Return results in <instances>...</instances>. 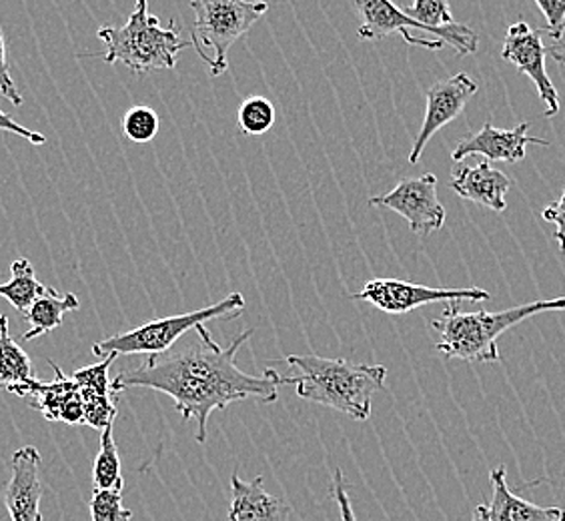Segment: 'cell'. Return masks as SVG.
<instances>
[{
  "mask_svg": "<svg viewBox=\"0 0 565 521\" xmlns=\"http://www.w3.org/2000/svg\"><path fill=\"white\" fill-rule=\"evenodd\" d=\"M195 333L201 345L169 355H149L139 370L120 373L113 381V391L147 387L173 397L174 410L181 413L183 422L196 419V442L205 444L209 415L215 410L250 397L275 403L282 385H294V378H282L277 370H265L262 378L239 370L235 359L253 336V329H245L228 348H218L205 326L196 327Z\"/></svg>",
  "mask_w": 565,
  "mask_h": 521,
  "instance_id": "1",
  "label": "cell"
},
{
  "mask_svg": "<svg viewBox=\"0 0 565 521\" xmlns=\"http://www.w3.org/2000/svg\"><path fill=\"white\" fill-rule=\"evenodd\" d=\"M287 363L294 368V385L301 400L345 413L355 422L370 419L373 395L385 387L387 378L383 365L351 363L348 359L289 355Z\"/></svg>",
  "mask_w": 565,
  "mask_h": 521,
  "instance_id": "2",
  "label": "cell"
},
{
  "mask_svg": "<svg viewBox=\"0 0 565 521\" xmlns=\"http://www.w3.org/2000/svg\"><path fill=\"white\" fill-rule=\"evenodd\" d=\"M459 304L461 301H451L444 316L431 321L435 333L439 336L435 349L447 359H461L469 363H498L501 359L498 339L511 327L540 313L565 311V297L518 305L498 313H463Z\"/></svg>",
  "mask_w": 565,
  "mask_h": 521,
  "instance_id": "3",
  "label": "cell"
},
{
  "mask_svg": "<svg viewBox=\"0 0 565 521\" xmlns=\"http://www.w3.org/2000/svg\"><path fill=\"white\" fill-rule=\"evenodd\" d=\"M98 39L107 44L105 53H95L105 63L127 66L135 75L152 71H173L179 53L193 46L183 41L179 26H161V21L149 12V0H137L135 11L122 26H100Z\"/></svg>",
  "mask_w": 565,
  "mask_h": 521,
  "instance_id": "4",
  "label": "cell"
},
{
  "mask_svg": "<svg viewBox=\"0 0 565 521\" xmlns=\"http://www.w3.org/2000/svg\"><path fill=\"white\" fill-rule=\"evenodd\" d=\"M195 24L191 44L209 65L211 75L227 73L228 51L249 33L255 22L269 11L265 0H191Z\"/></svg>",
  "mask_w": 565,
  "mask_h": 521,
  "instance_id": "5",
  "label": "cell"
},
{
  "mask_svg": "<svg viewBox=\"0 0 565 521\" xmlns=\"http://www.w3.org/2000/svg\"><path fill=\"white\" fill-rule=\"evenodd\" d=\"M358 7L359 41H381L390 34H402L403 41L427 51H439L444 44L454 46L459 56L473 55L478 51L479 34L461 22H454L441 31L425 26L407 17L392 0H355Z\"/></svg>",
  "mask_w": 565,
  "mask_h": 521,
  "instance_id": "6",
  "label": "cell"
},
{
  "mask_svg": "<svg viewBox=\"0 0 565 521\" xmlns=\"http://www.w3.org/2000/svg\"><path fill=\"white\" fill-rule=\"evenodd\" d=\"M245 309V297L241 294H231L218 301L209 305L199 311L181 313V316L161 317L152 319L149 323L135 327L127 333H117L97 341L93 345V355L98 359L107 358L110 353L117 355H163L174 343L185 336L186 331H195L196 327L205 326L213 319H231L239 316Z\"/></svg>",
  "mask_w": 565,
  "mask_h": 521,
  "instance_id": "7",
  "label": "cell"
},
{
  "mask_svg": "<svg viewBox=\"0 0 565 521\" xmlns=\"http://www.w3.org/2000/svg\"><path fill=\"white\" fill-rule=\"evenodd\" d=\"M491 295L483 289H437L417 283L399 281V279H373L351 299L365 301L377 307L390 316H405L424 305L441 304V301H488Z\"/></svg>",
  "mask_w": 565,
  "mask_h": 521,
  "instance_id": "8",
  "label": "cell"
},
{
  "mask_svg": "<svg viewBox=\"0 0 565 521\" xmlns=\"http://www.w3.org/2000/svg\"><path fill=\"white\" fill-rule=\"evenodd\" d=\"M370 205L392 209L419 237L437 233L446 225V206L437 196V177L431 173L403 179L387 195L371 196Z\"/></svg>",
  "mask_w": 565,
  "mask_h": 521,
  "instance_id": "9",
  "label": "cell"
},
{
  "mask_svg": "<svg viewBox=\"0 0 565 521\" xmlns=\"http://www.w3.org/2000/svg\"><path fill=\"white\" fill-rule=\"evenodd\" d=\"M545 29H532L527 22L510 24L501 59L505 63L518 66V71L530 76L545 105V119H552L559 113V97L552 78L545 73Z\"/></svg>",
  "mask_w": 565,
  "mask_h": 521,
  "instance_id": "10",
  "label": "cell"
},
{
  "mask_svg": "<svg viewBox=\"0 0 565 521\" xmlns=\"http://www.w3.org/2000/svg\"><path fill=\"white\" fill-rule=\"evenodd\" d=\"M478 83L468 73H457L425 91L427 109H425L424 125L419 129V135L415 137L414 147L409 152V163H419L425 147L431 141L435 132L444 129L463 113L469 98L478 93Z\"/></svg>",
  "mask_w": 565,
  "mask_h": 521,
  "instance_id": "11",
  "label": "cell"
},
{
  "mask_svg": "<svg viewBox=\"0 0 565 521\" xmlns=\"http://www.w3.org/2000/svg\"><path fill=\"white\" fill-rule=\"evenodd\" d=\"M530 123H522L515 129H495L491 123H486L483 129L473 135L463 137L457 142L456 149L451 152V159L456 163L466 161L468 157L481 155L490 161H503V163H518L525 159L527 155V145H537V147H550V142L537 137H530Z\"/></svg>",
  "mask_w": 565,
  "mask_h": 521,
  "instance_id": "12",
  "label": "cell"
},
{
  "mask_svg": "<svg viewBox=\"0 0 565 521\" xmlns=\"http://www.w3.org/2000/svg\"><path fill=\"white\" fill-rule=\"evenodd\" d=\"M11 481L4 488V503L12 521H43L41 515V454L24 446L12 454Z\"/></svg>",
  "mask_w": 565,
  "mask_h": 521,
  "instance_id": "13",
  "label": "cell"
},
{
  "mask_svg": "<svg viewBox=\"0 0 565 521\" xmlns=\"http://www.w3.org/2000/svg\"><path fill=\"white\" fill-rule=\"evenodd\" d=\"M490 503H478L471 521H565L564 508H544L515 496L508 486V471L500 466L491 469Z\"/></svg>",
  "mask_w": 565,
  "mask_h": 521,
  "instance_id": "14",
  "label": "cell"
},
{
  "mask_svg": "<svg viewBox=\"0 0 565 521\" xmlns=\"http://www.w3.org/2000/svg\"><path fill=\"white\" fill-rule=\"evenodd\" d=\"M55 371V380L51 383H34L29 395L31 405L39 413H43L49 422H61L66 425L85 424V405L76 381L73 375L68 378L55 361H49Z\"/></svg>",
  "mask_w": 565,
  "mask_h": 521,
  "instance_id": "15",
  "label": "cell"
},
{
  "mask_svg": "<svg viewBox=\"0 0 565 521\" xmlns=\"http://www.w3.org/2000/svg\"><path fill=\"white\" fill-rule=\"evenodd\" d=\"M511 185L510 177L501 173L500 169H493L490 161H481L476 167L457 164L451 173V189L457 195L488 206L495 213H503L508 209L505 196Z\"/></svg>",
  "mask_w": 565,
  "mask_h": 521,
  "instance_id": "16",
  "label": "cell"
},
{
  "mask_svg": "<svg viewBox=\"0 0 565 521\" xmlns=\"http://www.w3.org/2000/svg\"><path fill=\"white\" fill-rule=\"evenodd\" d=\"M291 506L271 496L263 486V476L253 481L231 476V508L228 521H289Z\"/></svg>",
  "mask_w": 565,
  "mask_h": 521,
  "instance_id": "17",
  "label": "cell"
},
{
  "mask_svg": "<svg viewBox=\"0 0 565 521\" xmlns=\"http://www.w3.org/2000/svg\"><path fill=\"white\" fill-rule=\"evenodd\" d=\"M33 361L17 343L9 331V317L0 313V390L11 391L19 397H29L34 383Z\"/></svg>",
  "mask_w": 565,
  "mask_h": 521,
  "instance_id": "18",
  "label": "cell"
},
{
  "mask_svg": "<svg viewBox=\"0 0 565 521\" xmlns=\"http://www.w3.org/2000/svg\"><path fill=\"white\" fill-rule=\"evenodd\" d=\"M81 307L75 294H58L53 287H46L44 294L31 305L24 313L31 329L24 333V341H33L36 337L51 333L56 327L63 326L66 313Z\"/></svg>",
  "mask_w": 565,
  "mask_h": 521,
  "instance_id": "19",
  "label": "cell"
},
{
  "mask_svg": "<svg viewBox=\"0 0 565 521\" xmlns=\"http://www.w3.org/2000/svg\"><path fill=\"white\" fill-rule=\"evenodd\" d=\"M46 285L36 279L33 263L29 259L12 260L11 281L0 283V297H4L9 304L19 311L26 313L31 305L44 294Z\"/></svg>",
  "mask_w": 565,
  "mask_h": 521,
  "instance_id": "20",
  "label": "cell"
},
{
  "mask_svg": "<svg viewBox=\"0 0 565 521\" xmlns=\"http://www.w3.org/2000/svg\"><path fill=\"white\" fill-rule=\"evenodd\" d=\"M93 488H125L119 449H117L115 437H113V425L103 429V435H100V449H98V456L95 459V466H93Z\"/></svg>",
  "mask_w": 565,
  "mask_h": 521,
  "instance_id": "21",
  "label": "cell"
},
{
  "mask_svg": "<svg viewBox=\"0 0 565 521\" xmlns=\"http://www.w3.org/2000/svg\"><path fill=\"white\" fill-rule=\"evenodd\" d=\"M239 129L249 137H262L269 132L275 125V107L271 100L265 97H249L241 103L237 110Z\"/></svg>",
  "mask_w": 565,
  "mask_h": 521,
  "instance_id": "22",
  "label": "cell"
},
{
  "mask_svg": "<svg viewBox=\"0 0 565 521\" xmlns=\"http://www.w3.org/2000/svg\"><path fill=\"white\" fill-rule=\"evenodd\" d=\"M117 353H110L95 365H88L73 373V380L78 385L81 395H119L113 391V381L109 380L110 365L117 361Z\"/></svg>",
  "mask_w": 565,
  "mask_h": 521,
  "instance_id": "23",
  "label": "cell"
},
{
  "mask_svg": "<svg viewBox=\"0 0 565 521\" xmlns=\"http://www.w3.org/2000/svg\"><path fill=\"white\" fill-rule=\"evenodd\" d=\"M122 132L132 142H151L159 132V115L147 105H137L122 117Z\"/></svg>",
  "mask_w": 565,
  "mask_h": 521,
  "instance_id": "24",
  "label": "cell"
},
{
  "mask_svg": "<svg viewBox=\"0 0 565 521\" xmlns=\"http://www.w3.org/2000/svg\"><path fill=\"white\" fill-rule=\"evenodd\" d=\"M88 506L93 521L132 520V511L122 506V489H95Z\"/></svg>",
  "mask_w": 565,
  "mask_h": 521,
  "instance_id": "25",
  "label": "cell"
},
{
  "mask_svg": "<svg viewBox=\"0 0 565 521\" xmlns=\"http://www.w3.org/2000/svg\"><path fill=\"white\" fill-rule=\"evenodd\" d=\"M405 12L409 19L422 22L435 31H441L456 22L447 0H414V4L407 7Z\"/></svg>",
  "mask_w": 565,
  "mask_h": 521,
  "instance_id": "26",
  "label": "cell"
},
{
  "mask_svg": "<svg viewBox=\"0 0 565 521\" xmlns=\"http://www.w3.org/2000/svg\"><path fill=\"white\" fill-rule=\"evenodd\" d=\"M85 405V424L93 429H107L117 417V395H81Z\"/></svg>",
  "mask_w": 565,
  "mask_h": 521,
  "instance_id": "27",
  "label": "cell"
},
{
  "mask_svg": "<svg viewBox=\"0 0 565 521\" xmlns=\"http://www.w3.org/2000/svg\"><path fill=\"white\" fill-rule=\"evenodd\" d=\"M537 9L547 21L545 34L552 41H564L565 33V0H535Z\"/></svg>",
  "mask_w": 565,
  "mask_h": 521,
  "instance_id": "28",
  "label": "cell"
},
{
  "mask_svg": "<svg viewBox=\"0 0 565 521\" xmlns=\"http://www.w3.org/2000/svg\"><path fill=\"white\" fill-rule=\"evenodd\" d=\"M0 95L11 100L14 107H21L22 98L21 88L17 87L14 78L11 75V66H9V56H7V41H4V33L0 29Z\"/></svg>",
  "mask_w": 565,
  "mask_h": 521,
  "instance_id": "29",
  "label": "cell"
},
{
  "mask_svg": "<svg viewBox=\"0 0 565 521\" xmlns=\"http://www.w3.org/2000/svg\"><path fill=\"white\" fill-rule=\"evenodd\" d=\"M331 493H333V500L339 506V513H341V521H358L355 520V513L351 508V498H349V483L343 471L338 469L333 474V483H331Z\"/></svg>",
  "mask_w": 565,
  "mask_h": 521,
  "instance_id": "30",
  "label": "cell"
},
{
  "mask_svg": "<svg viewBox=\"0 0 565 521\" xmlns=\"http://www.w3.org/2000/svg\"><path fill=\"white\" fill-rule=\"evenodd\" d=\"M542 217L547 223H554L555 241L559 243V249L565 253V187L562 196L555 201L554 205L545 206L542 211Z\"/></svg>",
  "mask_w": 565,
  "mask_h": 521,
  "instance_id": "31",
  "label": "cell"
},
{
  "mask_svg": "<svg viewBox=\"0 0 565 521\" xmlns=\"http://www.w3.org/2000/svg\"><path fill=\"white\" fill-rule=\"evenodd\" d=\"M0 130H4V132H12V135L22 137V139L33 142V145H44V142H46L44 135L26 129V127H22V125L17 123V120L12 119L11 115H7V113H2V110H0Z\"/></svg>",
  "mask_w": 565,
  "mask_h": 521,
  "instance_id": "32",
  "label": "cell"
},
{
  "mask_svg": "<svg viewBox=\"0 0 565 521\" xmlns=\"http://www.w3.org/2000/svg\"><path fill=\"white\" fill-rule=\"evenodd\" d=\"M545 53L554 59L555 63L565 66V41H554L545 49Z\"/></svg>",
  "mask_w": 565,
  "mask_h": 521,
  "instance_id": "33",
  "label": "cell"
}]
</instances>
